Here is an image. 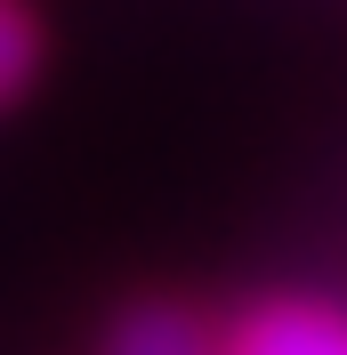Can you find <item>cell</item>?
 <instances>
[{
  "label": "cell",
  "mask_w": 347,
  "mask_h": 355,
  "mask_svg": "<svg viewBox=\"0 0 347 355\" xmlns=\"http://www.w3.org/2000/svg\"><path fill=\"white\" fill-rule=\"evenodd\" d=\"M113 355H210V339H202V323H194V315L153 307V315H130V323H121Z\"/></svg>",
  "instance_id": "obj_2"
},
{
  "label": "cell",
  "mask_w": 347,
  "mask_h": 355,
  "mask_svg": "<svg viewBox=\"0 0 347 355\" xmlns=\"http://www.w3.org/2000/svg\"><path fill=\"white\" fill-rule=\"evenodd\" d=\"M24 65H33V33H24V17L0 0V97L24 81Z\"/></svg>",
  "instance_id": "obj_3"
},
{
  "label": "cell",
  "mask_w": 347,
  "mask_h": 355,
  "mask_svg": "<svg viewBox=\"0 0 347 355\" xmlns=\"http://www.w3.org/2000/svg\"><path fill=\"white\" fill-rule=\"evenodd\" d=\"M235 355H347V323L331 307H266L251 315Z\"/></svg>",
  "instance_id": "obj_1"
}]
</instances>
